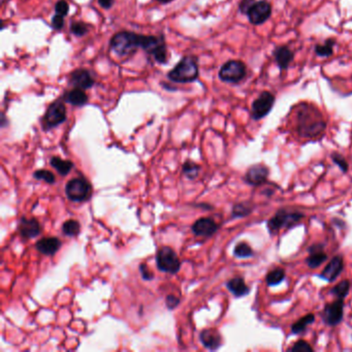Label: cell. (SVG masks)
<instances>
[{
	"instance_id": "8d00e7d4",
	"label": "cell",
	"mask_w": 352,
	"mask_h": 352,
	"mask_svg": "<svg viewBox=\"0 0 352 352\" xmlns=\"http://www.w3.org/2000/svg\"><path fill=\"white\" fill-rule=\"evenodd\" d=\"M55 12H56V14L64 17L69 12V6L65 0H59V2H57L56 5H55Z\"/></svg>"
},
{
	"instance_id": "44dd1931",
	"label": "cell",
	"mask_w": 352,
	"mask_h": 352,
	"mask_svg": "<svg viewBox=\"0 0 352 352\" xmlns=\"http://www.w3.org/2000/svg\"><path fill=\"white\" fill-rule=\"evenodd\" d=\"M64 101H66L72 105L82 106L85 103H87L88 95L86 94L84 89L76 88V89H73L64 94Z\"/></svg>"
},
{
	"instance_id": "d6986e66",
	"label": "cell",
	"mask_w": 352,
	"mask_h": 352,
	"mask_svg": "<svg viewBox=\"0 0 352 352\" xmlns=\"http://www.w3.org/2000/svg\"><path fill=\"white\" fill-rule=\"evenodd\" d=\"M200 341L203 346L210 350H217L222 345L220 333L213 328L202 330L200 332Z\"/></svg>"
},
{
	"instance_id": "ab89813d",
	"label": "cell",
	"mask_w": 352,
	"mask_h": 352,
	"mask_svg": "<svg viewBox=\"0 0 352 352\" xmlns=\"http://www.w3.org/2000/svg\"><path fill=\"white\" fill-rule=\"evenodd\" d=\"M180 304V299H178L175 295H168L166 298V306L169 309H175Z\"/></svg>"
},
{
	"instance_id": "d590c367",
	"label": "cell",
	"mask_w": 352,
	"mask_h": 352,
	"mask_svg": "<svg viewBox=\"0 0 352 352\" xmlns=\"http://www.w3.org/2000/svg\"><path fill=\"white\" fill-rule=\"evenodd\" d=\"M70 31L76 36H83L89 31V27L84 22H75L70 26Z\"/></svg>"
},
{
	"instance_id": "7402d4cb",
	"label": "cell",
	"mask_w": 352,
	"mask_h": 352,
	"mask_svg": "<svg viewBox=\"0 0 352 352\" xmlns=\"http://www.w3.org/2000/svg\"><path fill=\"white\" fill-rule=\"evenodd\" d=\"M275 58L281 69H286L293 59V53L287 47H279L275 51Z\"/></svg>"
},
{
	"instance_id": "1f68e13d",
	"label": "cell",
	"mask_w": 352,
	"mask_h": 352,
	"mask_svg": "<svg viewBox=\"0 0 352 352\" xmlns=\"http://www.w3.org/2000/svg\"><path fill=\"white\" fill-rule=\"evenodd\" d=\"M330 158L332 160V162L335 163L336 165H338V168L341 170L342 173H347L349 170V164L347 162V160L338 152H332L330 154Z\"/></svg>"
},
{
	"instance_id": "e575fe53",
	"label": "cell",
	"mask_w": 352,
	"mask_h": 352,
	"mask_svg": "<svg viewBox=\"0 0 352 352\" xmlns=\"http://www.w3.org/2000/svg\"><path fill=\"white\" fill-rule=\"evenodd\" d=\"M34 178L38 180H43L49 184H54L55 181H56V178H55V175L52 172H49L47 170H39L34 173Z\"/></svg>"
},
{
	"instance_id": "f1b7e54d",
	"label": "cell",
	"mask_w": 352,
	"mask_h": 352,
	"mask_svg": "<svg viewBox=\"0 0 352 352\" xmlns=\"http://www.w3.org/2000/svg\"><path fill=\"white\" fill-rule=\"evenodd\" d=\"M81 230V225L77 220H67L62 225V231L67 237H76Z\"/></svg>"
},
{
	"instance_id": "d6a6232c",
	"label": "cell",
	"mask_w": 352,
	"mask_h": 352,
	"mask_svg": "<svg viewBox=\"0 0 352 352\" xmlns=\"http://www.w3.org/2000/svg\"><path fill=\"white\" fill-rule=\"evenodd\" d=\"M199 172V166L192 161L185 162L183 165V173L189 179H194Z\"/></svg>"
},
{
	"instance_id": "6da1fadb",
	"label": "cell",
	"mask_w": 352,
	"mask_h": 352,
	"mask_svg": "<svg viewBox=\"0 0 352 352\" xmlns=\"http://www.w3.org/2000/svg\"><path fill=\"white\" fill-rule=\"evenodd\" d=\"M163 42L153 35H141L131 31H122L115 34L109 42L110 48L120 57H126L132 55L137 49L141 48L148 53L158 47Z\"/></svg>"
},
{
	"instance_id": "60d3db41",
	"label": "cell",
	"mask_w": 352,
	"mask_h": 352,
	"mask_svg": "<svg viewBox=\"0 0 352 352\" xmlns=\"http://www.w3.org/2000/svg\"><path fill=\"white\" fill-rule=\"evenodd\" d=\"M254 4V0H242V3L240 5V11L243 14H247L251 6Z\"/></svg>"
},
{
	"instance_id": "9a60e30c",
	"label": "cell",
	"mask_w": 352,
	"mask_h": 352,
	"mask_svg": "<svg viewBox=\"0 0 352 352\" xmlns=\"http://www.w3.org/2000/svg\"><path fill=\"white\" fill-rule=\"evenodd\" d=\"M69 83L72 86L85 90V89H89L93 86L95 81H94L93 77L91 76L89 70L84 69V68H79V69H76L73 72H71Z\"/></svg>"
},
{
	"instance_id": "3957f363",
	"label": "cell",
	"mask_w": 352,
	"mask_h": 352,
	"mask_svg": "<svg viewBox=\"0 0 352 352\" xmlns=\"http://www.w3.org/2000/svg\"><path fill=\"white\" fill-rule=\"evenodd\" d=\"M305 218V214L299 211H291L287 209H279L268 221V231L275 234L283 228H291L295 226Z\"/></svg>"
},
{
	"instance_id": "f35d334b",
	"label": "cell",
	"mask_w": 352,
	"mask_h": 352,
	"mask_svg": "<svg viewBox=\"0 0 352 352\" xmlns=\"http://www.w3.org/2000/svg\"><path fill=\"white\" fill-rule=\"evenodd\" d=\"M140 272L142 274L143 279H145V280H152L153 278H154V274L150 271V269L148 268L147 265H145V264H142L140 266Z\"/></svg>"
},
{
	"instance_id": "4dcf8cb0",
	"label": "cell",
	"mask_w": 352,
	"mask_h": 352,
	"mask_svg": "<svg viewBox=\"0 0 352 352\" xmlns=\"http://www.w3.org/2000/svg\"><path fill=\"white\" fill-rule=\"evenodd\" d=\"M333 46H335V41L327 40L323 45H317L315 47V52L320 57H328L332 54Z\"/></svg>"
},
{
	"instance_id": "52a82bcc",
	"label": "cell",
	"mask_w": 352,
	"mask_h": 352,
	"mask_svg": "<svg viewBox=\"0 0 352 352\" xmlns=\"http://www.w3.org/2000/svg\"><path fill=\"white\" fill-rule=\"evenodd\" d=\"M156 265L160 271L170 274H176L181 267L178 255L171 247L159 249L156 255Z\"/></svg>"
},
{
	"instance_id": "f546056e",
	"label": "cell",
	"mask_w": 352,
	"mask_h": 352,
	"mask_svg": "<svg viewBox=\"0 0 352 352\" xmlns=\"http://www.w3.org/2000/svg\"><path fill=\"white\" fill-rule=\"evenodd\" d=\"M151 55L154 57L155 61L160 64L168 62V50H166V47L163 43L160 44L158 47H156L152 51Z\"/></svg>"
},
{
	"instance_id": "ba28073f",
	"label": "cell",
	"mask_w": 352,
	"mask_h": 352,
	"mask_svg": "<svg viewBox=\"0 0 352 352\" xmlns=\"http://www.w3.org/2000/svg\"><path fill=\"white\" fill-rule=\"evenodd\" d=\"M344 300L337 299L332 303L326 304L321 312L322 321L328 326H336L343 321L344 318Z\"/></svg>"
},
{
	"instance_id": "7bdbcfd3",
	"label": "cell",
	"mask_w": 352,
	"mask_h": 352,
	"mask_svg": "<svg viewBox=\"0 0 352 352\" xmlns=\"http://www.w3.org/2000/svg\"><path fill=\"white\" fill-rule=\"evenodd\" d=\"M158 2L161 4H169L172 2V0H158Z\"/></svg>"
},
{
	"instance_id": "7c38bea8",
	"label": "cell",
	"mask_w": 352,
	"mask_h": 352,
	"mask_svg": "<svg viewBox=\"0 0 352 352\" xmlns=\"http://www.w3.org/2000/svg\"><path fill=\"white\" fill-rule=\"evenodd\" d=\"M269 175H270V169L268 166L262 163H257V164L251 165L247 170L244 180L248 185H250V186L258 187L268 182Z\"/></svg>"
},
{
	"instance_id": "8992f818",
	"label": "cell",
	"mask_w": 352,
	"mask_h": 352,
	"mask_svg": "<svg viewBox=\"0 0 352 352\" xmlns=\"http://www.w3.org/2000/svg\"><path fill=\"white\" fill-rule=\"evenodd\" d=\"M247 73L246 65L242 61L230 60L222 65L219 71V78L226 83H239L242 81Z\"/></svg>"
},
{
	"instance_id": "603a6c76",
	"label": "cell",
	"mask_w": 352,
	"mask_h": 352,
	"mask_svg": "<svg viewBox=\"0 0 352 352\" xmlns=\"http://www.w3.org/2000/svg\"><path fill=\"white\" fill-rule=\"evenodd\" d=\"M314 321H315V315L313 313H309L305 315V316H303L302 318H300L298 321L292 323L291 332L293 335H301V333H304L307 330L310 324L314 323Z\"/></svg>"
},
{
	"instance_id": "30bf717a",
	"label": "cell",
	"mask_w": 352,
	"mask_h": 352,
	"mask_svg": "<svg viewBox=\"0 0 352 352\" xmlns=\"http://www.w3.org/2000/svg\"><path fill=\"white\" fill-rule=\"evenodd\" d=\"M274 103H275V96L271 93V92L264 91L263 93L259 95L252 103V109H251L252 119L261 120L265 118L271 112Z\"/></svg>"
},
{
	"instance_id": "74e56055",
	"label": "cell",
	"mask_w": 352,
	"mask_h": 352,
	"mask_svg": "<svg viewBox=\"0 0 352 352\" xmlns=\"http://www.w3.org/2000/svg\"><path fill=\"white\" fill-rule=\"evenodd\" d=\"M52 26L54 29L56 30H60L64 27V18L61 15L56 14L52 19Z\"/></svg>"
},
{
	"instance_id": "4fadbf2b",
	"label": "cell",
	"mask_w": 352,
	"mask_h": 352,
	"mask_svg": "<svg viewBox=\"0 0 352 352\" xmlns=\"http://www.w3.org/2000/svg\"><path fill=\"white\" fill-rule=\"evenodd\" d=\"M344 258L342 255H336L333 256L326 267L322 270V272L318 275V278L326 281V282H333L337 278L343 273L344 271Z\"/></svg>"
},
{
	"instance_id": "7a4b0ae2",
	"label": "cell",
	"mask_w": 352,
	"mask_h": 352,
	"mask_svg": "<svg viewBox=\"0 0 352 352\" xmlns=\"http://www.w3.org/2000/svg\"><path fill=\"white\" fill-rule=\"evenodd\" d=\"M325 121L318 109L303 104L298 113V133L303 138H316L325 129Z\"/></svg>"
},
{
	"instance_id": "b9f144b4",
	"label": "cell",
	"mask_w": 352,
	"mask_h": 352,
	"mask_svg": "<svg viewBox=\"0 0 352 352\" xmlns=\"http://www.w3.org/2000/svg\"><path fill=\"white\" fill-rule=\"evenodd\" d=\"M98 4L100 5L101 8L108 10L114 5V0H98Z\"/></svg>"
},
{
	"instance_id": "4316f807",
	"label": "cell",
	"mask_w": 352,
	"mask_h": 352,
	"mask_svg": "<svg viewBox=\"0 0 352 352\" xmlns=\"http://www.w3.org/2000/svg\"><path fill=\"white\" fill-rule=\"evenodd\" d=\"M253 211V207L249 202H239L233 205L231 210L232 218H244L249 216Z\"/></svg>"
},
{
	"instance_id": "5b68a950",
	"label": "cell",
	"mask_w": 352,
	"mask_h": 352,
	"mask_svg": "<svg viewBox=\"0 0 352 352\" xmlns=\"http://www.w3.org/2000/svg\"><path fill=\"white\" fill-rule=\"evenodd\" d=\"M65 193L69 200L82 202L87 200L92 193L91 184L84 178L71 179L65 186Z\"/></svg>"
},
{
	"instance_id": "d4e9b609",
	"label": "cell",
	"mask_w": 352,
	"mask_h": 352,
	"mask_svg": "<svg viewBox=\"0 0 352 352\" xmlns=\"http://www.w3.org/2000/svg\"><path fill=\"white\" fill-rule=\"evenodd\" d=\"M50 163L61 176H66L73 168V163L70 160H63L57 156L52 157Z\"/></svg>"
},
{
	"instance_id": "5bb4252c",
	"label": "cell",
	"mask_w": 352,
	"mask_h": 352,
	"mask_svg": "<svg viewBox=\"0 0 352 352\" xmlns=\"http://www.w3.org/2000/svg\"><path fill=\"white\" fill-rule=\"evenodd\" d=\"M309 255L306 258V264L311 270L319 268L323 263L327 261V255L324 252V245L321 243H315L308 248Z\"/></svg>"
},
{
	"instance_id": "e0dca14e",
	"label": "cell",
	"mask_w": 352,
	"mask_h": 352,
	"mask_svg": "<svg viewBox=\"0 0 352 352\" xmlns=\"http://www.w3.org/2000/svg\"><path fill=\"white\" fill-rule=\"evenodd\" d=\"M19 231L25 239L38 237L41 233L40 222L34 218H22L19 224Z\"/></svg>"
},
{
	"instance_id": "277c9868",
	"label": "cell",
	"mask_w": 352,
	"mask_h": 352,
	"mask_svg": "<svg viewBox=\"0 0 352 352\" xmlns=\"http://www.w3.org/2000/svg\"><path fill=\"white\" fill-rule=\"evenodd\" d=\"M198 78V65L195 58L184 57L169 72V79L175 83H190Z\"/></svg>"
},
{
	"instance_id": "9c48e42d",
	"label": "cell",
	"mask_w": 352,
	"mask_h": 352,
	"mask_svg": "<svg viewBox=\"0 0 352 352\" xmlns=\"http://www.w3.org/2000/svg\"><path fill=\"white\" fill-rule=\"evenodd\" d=\"M66 120V108L61 100H55L50 104L45 114L43 124L45 129H51Z\"/></svg>"
},
{
	"instance_id": "83f0119b",
	"label": "cell",
	"mask_w": 352,
	"mask_h": 352,
	"mask_svg": "<svg viewBox=\"0 0 352 352\" xmlns=\"http://www.w3.org/2000/svg\"><path fill=\"white\" fill-rule=\"evenodd\" d=\"M233 255L238 258H249L254 255V251L248 243L240 242L233 249Z\"/></svg>"
},
{
	"instance_id": "2e32d148",
	"label": "cell",
	"mask_w": 352,
	"mask_h": 352,
	"mask_svg": "<svg viewBox=\"0 0 352 352\" xmlns=\"http://www.w3.org/2000/svg\"><path fill=\"white\" fill-rule=\"evenodd\" d=\"M218 228L219 225L212 218H200L192 225V231L198 237H212Z\"/></svg>"
},
{
	"instance_id": "8fae6325",
	"label": "cell",
	"mask_w": 352,
	"mask_h": 352,
	"mask_svg": "<svg viewBox=\"0 0 352 352\" xmlns=\"http://www.w3.org/2000/svg\"><path fill=\"white\" fill-rule=\"evenodd\" d=\"M246 15L249 18L250 23L254 25L263 24L270 19L272 15V7L266 0H262V2L257 3L254 2Z\"/></svg>"
},
{
	"instance_id": "ac0fdd59",
	"label": "cell",
	"mask_w": 352,
	"mask_h": 352,
	"mask_svg": "<svg viewBox=\"0 0 352 352\" xmlns=\"http://www.w3.org/2000/svg\"><path fill=\"white\" fill-rule=\"evenodd\" d=\"M227 289L233 294L234 298H243L250 293L251 289L246 284L243 277H234L226 283Z\"/></svg>"
},
{
	"instance_id": "484cf974",
	"label": "cell",
	"mask_w": 352,
	"mask_h": 352,
	"mask_svg": "<svg viewBox=\"0 0 352 352\" xmlns=\"http://www.w3.org/2000/svg\"><path fill=\"white\" fill-rule=\"evenodd\" d=\"M350 287H351V284L349 280L347 279L342 280L329 290V294L336 296L337 299L345 300L350 291Z\"/></svg>"
},
{
	"instance_id": "ffe728a7",
	"label": "cell",
	"mask_w": 352,
	"mask_h": 352,
	"mask_svg": "<svg viewBox=\"0 0 352 352\" xmlns=\"http://www.w3.org/2000/svg\"><path fill=\"white\" fill-rule=\"evenodd\" d=\"M38 249L44 255H54L61 247V241L57 238H44L36 243Z\"/></svg>"
},
{
	"instance_id": "836d02e7",
	"label": "cell",
	"mask_w": 352,
	"mask_h": 352,
	"mask_svg": "<svg viewBox=\"0 0 352 352\" xmlns=\"http://www.w3.org/2000/svg\"><path fill=\"white\" fill-rule=\"evenodd\" d=\"M290 352H313V347L305 340H299L296 341L289 349Z\"/></svg>"
},
{
	"instance_id": "cb8c5ba5",
	"label": "cell",
	"mask_w": 352,
	"mask_h": 352,
	"mask_svg": "<svg viewBox=\"0 0 352 352\" xmlns=\"http://www.w3.org/2000/svg\"><path fill=\"white\" fill-rule=\"evenodd\" d=\"M286 277V273L282 268H277L269 272L266 276V283L268 286L273 287L281 284Z\"/></svg>"
}]
</instances>
